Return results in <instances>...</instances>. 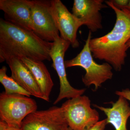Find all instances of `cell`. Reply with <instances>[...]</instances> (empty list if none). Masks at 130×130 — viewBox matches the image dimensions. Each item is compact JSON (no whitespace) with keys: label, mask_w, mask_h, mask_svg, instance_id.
Here are the masks:
<instances>
[{"label":"cell","mask_w":130,"mask_h":130,"mask_svg":"<svg viewBox=\"0 0 130 130\" xmlns=\"http://www.w3.org/2000/svg\"><path fill=\"white\" fill-rule=\"evenodd\" d=\"M115 94L119 96H122L130 101V90L129 89L122 90L121 91H117Z\"/></svg>","instance_id":"ac0fdd59"},{"label":"cell","mask_w":130,"mask_h":130,"mask_svg":"<svg viewBox=\"0 0 130 130\" xmlns=\"http://www.w3.org/2000/svg\"><path fill=\"white\" fill-rule=\"evenodd\" d=\"M32 5V1L29 0L0 1V9L4 12L5 20L30 30Z\"/></svg>","instance_id":"8fae6325"},{"label":"cell","mask_w":130,"mask_h":130,"mask_svg":"<svg viewBox=\"0 0 130 130\" xmlns=\"http://www.w3.org/2000/svg\"><path fill=\"white\" fill-rule=\"evenodd\" d=\"M53 42L46 41L33 31L0 19V62L16 58L51 61Z\"/></svg>","instance_id":"6da1fadb"},{"label":"cell","mask_w":130,"mask_h":130,"mask_svg":"<svg viewBox=\"0 0 130 130\" xmlns=\"http://www.w3.org/2000/svg\"><path fill=\"white\" fill-rule=\"evenodd\" d=\"M52 12L60 37L69 42L73 48L79 46L78 30L83 24L71 13L60 0H51Z\"/></svg>","instance_id":"9c48e42d"},{"label":"cell","mask_w":130,"mask_h":130,"mask_svg":"<svg viewBox=\"0 0 130 130\" xmlns=\"http://www.w3.org/2000/svg\"><path fill=\"white\" fill-rule=\"evenodd\" d=\"M61 107L72 130H89L100 119L99 113L91 107L90 100L86 96L68 99Z\"/></svg>","instance_id":"277c9868"},{"label":"cell","mask_w":130,"mask_h":130,"mask_svg":"<svg viewBox=\"0 0 130 130\" xmlns=\"http://www.w3.org/2000/svg\"><path fill=\"white\" fill-rule=\"evenodd\" d=\"M103 0H74L73 14L90 31L94 32L103 28L100 11L108 7Z\"/></svg>","instance_id":"30bf717a"},{"label":"cell","mask_w":130,"mask_h":130,"mask_svg":"<svg viewBox=\"0 0 130 130\" xmlns=\"http://www.w3.org/2000/svg\"><path fill=\"white\" fill-rule=\"evenodd\" d=\"M70 45V42L59 36L53 42L50 51V56L53 61V66L59 77L60 86L59 93L54 102V105L58 104L64 98L70 99L82 95L86 90L85 89L73 88L67 79L64 57L65 53Z\"/></svg>","instance_id":"8992f818"},{"label":"cell","mask_w":130,"mask_h":130,"mask_svg":"<svg viewBox=\"0 0 130 130\" xmlns=\"http://www.w3.org/2000/svg\"><path fill=\"white\" fill-rule=\"evenodd\" d=\"M109 103L111 104V107H105L96 105L93 106L105 113L107 124H111L115 130H128L127 123L130 117V107L127 100L120 96L116 102Z\"/></svg>","instance_id":"4fadbf2b"},{"label":"cell","mask_w":130,"mask_h":130,"mask_svg":"<svg viewBox=\"0 0 130 130\" xmlns=\"http://www.w3.org/2000/svg\"><path fill=\"white\" fill-rule=\"evenodd\" d=\"M31 22L32 30L44 41L53 42L59 36L51 1H32Z\"/></svg>","instance_id":"52a82bcc"},{"label":"cell","mask_w":130,"mask_h":130,"mask_svg":"<svg viewBox=\"0 0 130 130\" xmlns=\"http://www.w3.org/2000/svg\"><path fill=\"white\" fill-rule=\"evenodd\" d=\"M126 46L127 47V49L130 48V39L129 41L127 42V43L126 44Z\"/></svg>","instance_id":"ffe728a7"},{"label":"cell","mask_w":130,"mask_h":130,"mask_svg":"<svg viewBox=\"0 0 130 130\" xmlns=\"http://www.w3.org/2000/svg\"><path fill=\"white\" fill-rule=\"evenodd\" d=\"M11 72V77L30 94L45 101L43 94L30 71L20 59L13 58L6 61Z\"/></svg>","instance_id":"7c38bea8"},{"label":"cell","mask_w":130,"mask_h":130,"mask_svg":"<svg viewBox=\"0 0 130 130\" xmlns=\"http://www.w3.org/2000/svg\"><path fill=\"white\" fill-rule=\"evenodd\" d=\"M107 124V119H106L98 121L89 130H105Z\"/></svg>","instance_id":"e0dca14e"},{"label":"cell","mask_w":130,"mask_h":130,"mask_svg":"<svg viewBox=\"0 0 130 130\" xmlns=\"http://www.w3.org/2000/svg\"><path fill=\"white\" fill-rule=\"evenodd\" d=\"M68 127L62 108L56 106L31 113L21 126L23 130H66Z\"/></svg>","instance_id":"ba28073f"},{"label":"cell","mask_w":130,"mask_h":130,"mask_svg":"<svg viewBox=\"0 0 130 130\" xmlns=\"http://www.w3.org/2000/svg\"><path fill=\"white\" fill-rule=\"evenodd\" d=\"M126 9H128V10L130 11V1L129 2V4L127 6V7L126 8Z\"/></svg>","instance_id":"44dd1931"},{"label":"cell","mask_w":130,"mask_h":130,"mask_svg":"<svg viewBox=\"0 0 130 130\" xmlns=\"http://www.w3.org/2000/svg\"><path fill=\"white\" fill-rule=\"evenodd\" d=\"M110 1L114 6L120 9L126 8L129 2L128 0H112Z\"/></svg>","instance_id":"2e32d148"},{"label":"cell","mask_w":130,"mask_h":130,"mask_svg":"<svg viewBox=\"0 0 130 130\" xmlns=\"http://www.w3.org/2000/svg\"><path fill=\"white\" fill-rule=\"evenodd\" d=\"M116 15L112 29L106 35L91 38L90 48L93 57L109 63L116 71H120L127 56L126 46L130 39V11L126 8L119 9L110 1L105 2Z\"/></svg>","instance_id":"7a4b0ae2"},{"label":"cell","mask_w":130,"mask_h":130,"mask_svg":"<svg viewBox=\"0 0 130 130\" xmlns=\"http://www.w3.org/2000/svg\"><path fill=\"white\" fill-rule=\"evenodd\" d=\"M0 130H23L21 128L14 127L0 120Z\"/></svg>","instance_id":"d6986e66"},{"label":"cell","mask_w":130,"mask_h":130,"mask_svg":"<svg viewBox=\"0 0 130 130\" xmlns=\"http://www.w3.org/2000/svg\"><path fill=\"white\" fill-rule=\"evenodd\" d=\"M66 130H72L71 129V128H70V127H68V128Z\"/></svg>","instance_id":"7402d4cb"},{"label":"cell","mask_w":130,"mask_h":130,"mask_svg":"<svg viewBox=\"0 0 130 130\" xmlns=\"http://www.w3.org/2000/svg\"><path fill=\"white\" fill-rule=\"evenodd\" d=\"M7 68L5 66L0 70V82L4 86L5 93L7 94H18L30 97L31 95L19 84L11 77L7 74Z\"/></svg>","instance_id":"9a60e30c"},{"label":"cell","mask_w":130,"mask_h":130,"mask_svg":"<svg viewBox=\"0 0 130 130\" xmlns=\"http://www.w3.org/2000/svg\"><path fill=\"white\" fill-rule=\"evenodd\" d=\"M36 101L30 97L18 94H0V119L8 125L21 128L24 120L37 111Z\"/></svg>","instance_id":"5b68a950"},{"label":"cell","mask_w":130,"mask_h":130,"mask_svg":"<svg viewBox=\"0 0 130 130\" xmlns=\"http://www.w3.org/2000/svg\"><path fill=\"white\" fill-rule=\"evenodd\" d=\"M30 71L43 94L45 101L48 102L54 86L50 73L43 62L27 58L20 59Z\"/></svg>","instance_id":"5bb4252c"},{"label":"cell","mask_w":130,"mask_h":130,"mask_svg":"<svg viewBox=\"0 0 130 130\" xmlns=\"http://www.w3.org/2000/svg\"><path fill=\"white\" fill-rule=\"evenodd\" d=\"M91 34L92 32L89 31L81 52L73 59L65 61V64L66 68L77 66L84 68L86 73L82 77L83 83L88 87L93 85L96 90L106 81L112 79L113 73L112 67L109 63L106 62L100 64L94 60L89 47Z\"/></svg>","instance_id":"3957f363"}]
</instances>
